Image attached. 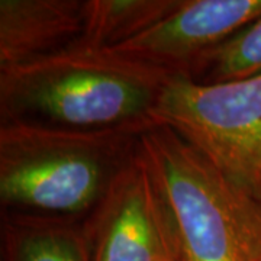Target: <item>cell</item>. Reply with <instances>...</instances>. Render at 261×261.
<instances>
[{"mask_svg":"<svg viewBox=\"0 0 261 261\" xmlns=\"http://www.w3.org/2000/svg\"><path fill=\"white\" fill-rule=\"evenodd\" d=\"M152 126V125H151ZM149 125L73 129L0 125V200L8 212L79 218L100 203Z\"/></svg>","mask_w":261,"mask_h":261,"instance_id":"cell-2","label":"cell"},{"mask_svg":"<svg viewBox=\"0 0 261 261\" xmlns=\"http://www.w3.org/2000/svg\"><path fill=\"white\" fill-rule=\"evenodd\" d=\"M89 215L90 261H178L166 200L138 147Z\"/></svg>","mask_w":261,"mask_h":261,"instance_id":"cell-5","label":"cell"},{"mask_svg":"<svg viewBox=\"0 0 261 261\" xmlns=\"http://www.w3.org/2000/svg\"><path fill=\"white\" fill-rule=\"evenodd\" d=\"M181 5V0H87L80 41L118 47L140 35Z\"/></svg>","mask_w":261,"mask_h":261,"instance_id":"cell-9","label":"cell"},{"mask_svg":"<svg viewBox=\"0 0 261 261\" xmlns=\"http://www.w3.org/2000/svg\"><path fill=\"white\" fill-rule=\"evenodd\" d=\"M86 2L2 0L0 68L47 56L80 41Z\"/></svg>","mask_w":261,"mask_h":261,"instance_id":"cell-7","label":"cell"},{"mask_svg":"<svg viewBox=\"0 0 261 261\" xmlns=\"http://www.w3.org/2000/svg\"><path fill=\"white\" fill-rule=\"evenodd\" d=\"M151 119L261 202V73L212 84L173 74Z\"/></svg>","mask_w":261,"mask_h":261,"instance_id":"cell-4","label":"cell"},{"mask_svg":"<svg viewBox=\"0 0 261 261\" xmlns=\"http://www.w3.org/2000/svg\"><path fill=\"white\" fill-rule=\"evenodd\" d=\"M261 73V18L211 49L192 67L187 77L205 84L247 79Z\"/></svg>","mask_w":261,"mask_h":261,"instance_id":"cell-10","label":"cell"},{"mask_svg":"<svg viewBox=\"0 0 261 261\" xmlns=\"http://www.w3.org/2000/svg\"><path fill=\"white\" fill-rule=\"evenodd\" d=\"M3 255L5 261H90L86 224L79 218L8 212Z\"/></svg>","mask_w":261,"mask_h":261,"instance_id":"cell-8","label":"cell"},{"mask_svg":"<svg viewBox=\"0 0 261 261\" xmlns=\"http://www.w3.org/2000/svg\"><path fill=\"white\" fill-rule=\"evenodd\" d=\"M261 18V0H181L168 16L115 49L189 75L211 49Z\"/></svg>","mask_w":261,"mask_h":261,"instance_id":"cell-6","label":"cell"},{"mask_svg":"<svg viewBox=\"0 0 261 261\" xmlns=\"http://www.w3.org/2000/svg\"><path fill=\"white\" fill-rule=\"evenodd\" d=\"M171 75L163 67L115 48L77 41L0 68L2 122L73 129L151 126V115Z\"/></svg>","mask_w":261,"mask_h":261,"instance_id":"cell-1","label":"cell"},{"mask_svg":"<svg viewBox=\"0 0 261 261\" xmlns=\"http://www.w3.org/2000/svg\"><path fill=\"white\" fill-rule=\"evenodd\" d=\"M138 151L166 200L178 261H261V202L167 126L152 125Z\"/></svg>","mask_w":261,"mask_h":261,"instance_id":"cell-3","label":"cell"}]
</instances>
